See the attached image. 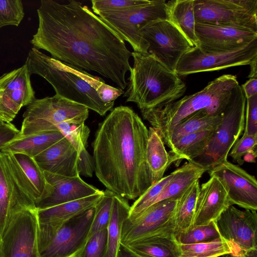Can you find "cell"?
Wrapping results in <instances>:
<instances>
[{
    "label": "cell",
    "mask_w": 257,
    "mask_h": 257,
    "mask_svg": "<svg viewBox=\"0 0 257 257\" xmlns=\"http://www.w3.org/2000/svg\"><path fill=\"white\" fill-rule=\"evenodd\" d=\"M38 27L30 43L51 57L77 69L93 71L122 90L132 69V53L123 39L87 6L75 0H41Z\"/></svg>",
    "instance_id": "6da1fadb"
},
{
    "label": "cell",
    "mask_w": 257,
    "mask_h": 257,
    "mask_svg": "<svg viewBox=\"0 0 257 257\" xmlns=\"http://www.w3.org/2000/svg\"><path fill=\"white\" fill-rule=\"evenodd\" d=\"M148 133L138 114L122 105L110 111L95 133V175L107 190L125 199H137L153 184L146 159Z\"/></svg>",
    "instance_id": "7a4b0ae2"
},
{
    "label": "cell",
    "mask_w": 257,
    "mask_h": 257,
    "mask_svg": "<svg viewBox=\"0 0 257 257\" xmlns=\"http://www.w3.org/2000/svg\"><path fill=\"white\" fill-rule=\"evenodd\" d=\"M30 75H38L48 81L56 94L83 105L101 116L113 109L123 90L103 80L55 59L32 48L25 63Z\"/></svg>",
    "instance_id": "3957f363"
},
{
    "label": "cell",
    "mask_w": 257,
    "mask_h": 257,
    "mask_svg": "<svg viewBox=\"0 0 257 257\" xmlns=\"http://www.w3.org/2000/svg\"><path fill=\"white\" fill-rule=\"evenodd\" d=\"M133 65L124 96L126 102L137 104L141 110L153 109L182 96L185 83L175 72L168 69L148 53H132Z\"/></svg>",
    "instance_id": "277c9868"
},
{
    "label": "cell",
    "mask_w": 257,
    "mask_h": 257,
    "mask_svg": "<svg viewBox=\"0 0 257 257\" xmlns=\"http://www.w3.org/2000/svg\"><path fill=\"white\" fill-rule=\"evenodd\" d=\"M239 85L236 77L223 75L210 82L202 90L153 109L141 110L166 145L175 127L189 115L206 109L212 115L222 114L233 89Z\"/></svg>",
    "instance_id": "5b68a950"
},
{
    "label": "cell",
    "mask_w": 257,
    "mask_h": 257,
    "mask_svg": "<svg viewBox=\"0 0 257 257\" xmlns=\"http://www.w3.org/2000/svg\"><path fill=\"white\" fill-rule=\"evenodd\" d=\"M88 115L86 106L57 94L35 98L27 106L21 128L16 137L58 131L56 125L64 122H85Z\"/></svg>",
    "instance_id": "8992f818"
},
{
    "label": "cell",
    "mask_w": 257,
    "mask_h": 257,
    "mask_svg": "<svg viewBox=\"0 0 257 257\" xmlns=\"http://www.w3.org/2000/svg\"><path fill=\"white\" fill-rule=\"evenodd\" d=\"M246 98L240 85L233 90L221 120L203 154L194 161L208 170L227 160L228 154L244 131Z\"/></svg>",
    "instance_id": "52a82bcc"
},
{
    "label": "cell",
    "mask_w": 257,
    "mask_h": 257,
    "mask_svg": "<svg viewBox=\"0 0 257 257\" xmlns=\"http://www.w3.org/2000/svg\"><path fill=\"white\" fill-rule=\"evenodd\" d=\"M166 1L152 0L146 5L99 17L132 46L134 52L147 53L148 43L141 31L150 23L166 19Z\"/></svg>",
    "instance_id": "ba28073f"
},
{
    "label": "cell",
    "mask_w": 257,
    "mask_h": 257,
    "mask_svg": "<svg viewBox=\"0 0 257 257\" xmlns=\"http://www.w3.org/2000/svg\"><path fill=\"white\" fill-rule=\"evenodd\" d=\"M195 22L257 30V0H194Z\"/></svg>",
    "instance_id": "9c48e42d"
},
{
    "label": "cell",
    "mask_w": 257,
    "mask_h": 257,
    "mask_svg": "<svg viewBox=\"0 0 257 257\" xmlns=\"http://www.w3.org/2000/svg\"><path fill=\"white\" fill-rule=\"evenodd\" d=\"M141 34L149 44L147 53L174 72L181 57L195 47L166 19L150 23L141 31Z\"/></svg>",
    "instance_id": "30bf717a"
},
{
    "label": "cell",
    "mask_w": 257,
    "mask_h": 257,
    "mask_svg": "<svg viewBox=\"0 0 257 257\" xmlns=\"http://www.w3.org/2000/svg\"><path fill=\"white\" fill-rule=\"evenodd\" d=\"M37 209L13 214L1 235L3 257H39Z\"/></svg>",
    "instance_id": "8fae6325"
},
{
    "label": "cell",
    "mask_w": 257,
    "mask_h": 257,
    "mask_svg": "<svg viewBox=\"0 0 257 257\" xmlns=\"http://www.w3.org/2000/svg\"><path fill=\"white\" fill-rule=\"evenodd\" d=\"M257 57V39L239 49L221 53H204L196 47L184 54L175 69L179 76L249 65Z\"/></svg>",
    "instance_id": "7c38bea8"
},
{
    "label": "cell",
    "mask_w": 257,
    "mask_h": 257,
    "mask_svg": "<svg viewBox=\"0 0 257 257\" xmlns=\"http://www.w3.org/2000/svg\"><path fill=\"white\" fill-rule=\"evenodd\" d=\"M220 235L232 245L235 256L257 249L256 211L229 206L214 221Z\"/></svg>",
    "instance_id": "4fadbf2b"
},
{
    "label": "cell",
    "mask_w": 257,
    "mask_h": 257,
    "mask_svg": "<svg viewBox=\"0 0 257 257\" xmlns=\"http://www.w3.org/2000/svg\"><path fill=\"white\" fill-rule=\"evenodd\" d=\"M178 199H169L153 204L138 218L124 221L120 243L127 245L157 234L174 233V214Z\"/></svg>",
    "instance_id": "5bb4252c"
},
{
    "label": "cell",
    "mask_w": 257,
    "mask_h": 257,
    "mask_svg": "<svg viewBox=\"0 0 257 257\" xmlns=\"http://www.w3.org/2000/svg\"><path fill=\"white\" fill-rule=\"evenodd\" d=\"M94 213L95 206L64 223L39 257H78L87 239Z\"/></svg>",
    "instance_id": "9a60e30c"
},
{
    "label": "cell",
    "mask_w": 257,
    "mask_h": 257,
    "mask_svg": "<svg viewBox=\"0 0 257 257\" xmlns=\"http://www.w3.org/2000/svg\"><path fill=\"white\" fill-rule=\"evenodd\" d=\"M225 189L230 205L245 209L257 210V181L254 176L226 160L208 171Z\"/></svg>",
    "instance_id": "2e32d148"
},
{
    "label": "cell",
    "mask_w": 257,
    "mask_h": 257,
    "mask_svg": "<svg viewBox=\"0 0 257 257\" xmlns=\"http://www.w3.org/2000/svg\"><path fill=\"white\" fill-rule=\"evenodd\" d=\"M35 208V201L13 167L7 154L0 151L1 234L13 214L24 209Z\"/></svg>",
    "instance_id": "e0dca14e"
},
{
    "label": "cell",
    "mask_w": 257,
    "mask_h": 257,
    "mask_svg": "<svg viewBox=\"0 0 257 257\" xmlns=\"http://www.w3.org/2000/svg\"><path fill=\"white\" fill-rule=\"evenodd\" d=\"M27 65L0 76V118L11 122L20 109L35 98Z\"/></svg>",
    "instance_id": "ac0fdd59"
},
{
    "label": "cell",
    "mask_w": 257,
    "mask_h": 257,
    "mask_svg": "<svg viewBox=\"0 0 257 257\" xmlns=\"http://www.w3.org/2000/svg\"><path fill=\"white\" fill-rule=\"evenodd\" d=\"M198 48L204 53L231 51L257 39V30L243 27L195 23Z\"/></svg>",
    "instance_id": "d6986e66"
},
{
    "label": "cell",
    "mask_w": 257,
    "mask_h": 257,
    "mask_svg": "<svg viewBox=\"0 0 257 257\" xmlns=\"http://www.w3.org/2000/svg\"><path fill=\"white\" fill-rule=\"evenodd\" d=\"M103 191L80 199L64 203L44 209H37L38 246L40 253L64 223L94 207Z\"/></svg>",
    "instance_id": "ffe728a7"
},
{
    "label": "cell",
    "mask_w": 257,
    "mask_h": 257,
    "mask_svg": "<svg viewBox=\"0 0 257 257\" xmlns=\"http://www.w3.org/2000/svg\"><path fill=\"white\" fill-rule=\"evenodd\" d=\"M45 191L36 203L37 209H44L64 203L88 197L102 191L84 181L80 177H66L44 172Z\"/></svg>",
    "instance_id": "44dd1931"
},
{
    "label": "cell",
    "mask_w": 257,
    "mask_h": 257,
    "mask_svg": "<svg viewBox=\"0 0 257 257\" xmlns=\"http://www.w3.org/2000/svg\"><path fill=\"white\" fill-rule=\"evenodd\" d=\"M229 206L226 191L215 176L200 186L196 200L192 226L214 221Z\"/></svg>",
    "instance_id": "7402d4cb"
},
{
    "label": "cell",
    "mask_w": 257,
    "mask_h": 257,
    "mask_svg": "<svg viewBox=\"0 0 257 257\" xmlns=\"http://www.w3.org/2000/svg\"><path fill=\"white\" fill-rule=\"evenodd\" d=\"M78 158L77 151L64 137L34 159L43 172L72 177L80 176Z\"/></svg>",
    "instance_id": "603a6c76"
},
{
    "label": "cell",
    "mask_w": 257,
    "mask_h": 257,
    "mask_svg": "<svg viewBox=\"0 0 257 257\" xmlns=\"http://www.w3.org/2000/svg\"><path fill=\"white\" fill-rule=\"evenodd\" d=\"M7 154L36 205L43 196L46 187L44 172L33 158L22 154Z\"/></svg>",
    "instance_id": "cb8c5ba5"
},
{
    "label": "cell",
    "mask_w": 257,
    "mask_h": 257,
    "mask_svg": "<svg viewBox=\"0 0 257 257\" xmlns=\"http://www.w3.org/2000/svg\"><path fill=\"white\" fill-rule=\"evenodd\" d=\"M215 130H207L186 134L176 139L171 145V164L178 166L184 159L194 160L204 153Z\"/></svg>",
    "instance_id": "d4e9b609"
},
{
    "label": "cell",
    "mask_w": 257,
    "mask_h": 257,
    "mask_svg": "<svg viewBox=\"0 0 257 257\" xmlns=\"http://www.w3.org/2000/svg\"><path fill=\"white\" fill-rule=\"evenodd\" d=\"M137 257H179V244L174 233L146 237L125 245Z\"/></svg>",
    "instance_id": "484cf974"
},
{
    "label": "cell",
    "mask_w": 257,
    "mask_h": 257,
    "mask_svg": "<svg viewBox=\"0 0 257 257\" xmlns=\"http://www.w3.org/2000/svg\"><path fill=\"white\" fill-rule=\"evenodd\" d=\"M64 137L59 131L15 137L4 145L0 151L12 154H22L34 158Z\"/></svg>",
    "instance_id": "4316f807"
},
{
    "label": "cell",
    "mask_w": 257,
    "mask_h": 257,
    "mask_svg": "<svg viewBox=\"0 0 257 257\" xmlns=\"http://www.w3.org/2000/svg\"><path fill=\"white\" fill-rule=\"evenodd\" d=\"M194 1L172 0L166 2V20L175 25L195 47H198Z\"/></svg>",
    "instance_id": "83f0119b"
},
{
    "label": "cell",
    "mask_w": 257,
    "mask_h": 257,
    "mask_svg": "<svg viewBox=\"0 0 257 257\" xmlns=\"http://www.w3.org/2000/svg\"><path fill=\"white\" fill-rule=\"evenodd\" d=\"M148 131L146 159L154 184L163 177L171 162L169 153L158 132L152 126Z\"/></svg>",
    "instance_id": "f1b7e54d"
},
{
    "label": "cell",
    "mask_w": 257,
    "mask_h": 257,
    "mask_svg": "<svg viewBox=\"0 0 257 257\" xmlns=\"http://www.w3.org/2000/svg\"><path fill=\"white\" fill-rule=\"evenodd\" d=\"M222 119V114L213 115L206 109H201L189 115L170 133L166 145L170 148L171 144L180 136L190 133L207 130H215Z\"/></svg>",
    "instance_id": "f546056e"
},
{
    "label": "cell",
    "mask_w": 257,
    "mask_h": 257,
    "mask_svg": "<svg viewBox=\"0 0 257 257\" xmlns=\"http://www.w3.org/2000/svg\"><path fill=\"white\" fill-rule=\"evenodd\" d=\"M130 206L126 199L114 194L111 215L107 227V240L104 257H116L120 243L122 224L127 218Z\"/></svg>",
    "instance_id": "4dcf8cb0"
},
{
    "label": "cell",
    "mask_w": 257,
    "mask_h": 257,
    "mask_svg": "<svg viewBox=\"0 0 257 257\" xmlns=\"http://www.w3.org/2000/svg\"><path fill=\"white\" fill-rule=\"evenodd\" d=\"M199 187V182L197 181L178 199L174 214L175 236L192 226Z\"/></svg>",
    "instance_id": "1f68e13d"
},
{
    "label": "cell",
    "mask_w": 257,
    "mask_h": 257,
    "mask_svg": "<svg viewBox=\"0 0 257 257\" xmlns=\"http://www.w3.org/2000/svg\"><path fill=\"white\" fill-rule=\"evenodd\" d=\"M179 257H218L234 255L230 243L220 237L212 241L192 244H179Z\"/></svg>",
    "instance_id": "d6a6232c"
},
{
    "label": "cell",
    "mask_w": 257,
    "mask_h": 257,
    "mask_svg": "<svg viewBox=\"0 0 257 257\" xmlns=\"http://www.w3.org/2000/svg\"><path fill=\"white\" fill-rule=\"evenodd\" d=\"M173 176V172L163 177L159 181L153 184L141 196L138 198L130 206L127 219L134 220L139 217L145 210L153 204V202L163 188L171 180Z\"/></svg>",
    "instance_id": "836d02e7"
},
{
    "label": "cell",
    "mask_w": 257,
    "mask_h": 257,
    "mask_svg": "<svg viewBox=\"0 0 257 257\" xmlns=\"http://www.w3.org/2000/svg\"><path fill=\"white\" fill-rule=\"evenodd\" d=\"M220 237L214 221L205 225L192 226L175 236L177 242L181 244L210 242Z\"/></svg>",
    "instance_id": "e575fe53"
},
{
    "label": "cell",
    "mask_w": 257,
    "mask_h": 257,
    "mask_svg": "<svg viewBox=\"0 0 257 257\" xmlns=\"http://www.w3.org/2000/svg\"><path fill=\"white\" fill-rule=\"evenodd\" d=\"M114 193L106 189L95 206V213L87 238L96 232L107 228L112 211Z\"/></svg>",
    "instance_id": "d590c367"
},
{
    "label": "cell",
    "mask_w": 257,
    "mask_h": 257,
    "mask_svg": "<svg viewBox=\"0 0 257 257\" xmlns=\"http://www.w3.org/2000/svg\"><path fill=\"white\" fill-rule=\"evenodd\" d=\"M56 128L78 153L86 149L90 131L84 122H64Z\"/></svg>",
    "instance_id": "8d00e7d4"
},
{
    "label": "cell",
    "mask_w": 257,
    "mask_h": 257,
    "mask_svg": "<svg viewBox=\"0 0 257 257\" xmlns=\"http://www.w3.org/2000/svg\"><path fill=\"white\" fill-rule=\"evenodd\" d=\"M92 10L97 16L124 11L146 5L149 0H92Z\"/></svg>",
    "instance_id": "74e56055"
},
{
    "label": "cell",
    "mask_w": 257,
    "mask_h": 257,
    "mask_svg": "<svg viewBox=\"0 0 257 257\" xmlns=\"http://www.w3.org/2000/svg\"><path fill=\"white\" fill-rule=\"evenodd\" d=\"M24 16L21 0H0V29L9 25L19 26Z\"/></svg>",
    "instance_id": "f35d334b"
},
{
    "label": "cell",
    "mask_w": 257,
    "mask_h": 257,
    "mask_svg": "<svg viewBox=\"0 0 257 257\" xmlns=\"http://www.w3.org/2000/svg\"><path fill=\"white\" fill-rule=\"evenodd\" d=\"M107 240V228L89 237L78 257H104Z\"/></svg>",
    "instance_id": "ab89813d"
},
{
    "label": "cell",
    "mask_w": 257,
    "mask_h": 257,
    "mask_svg": "<svg viewBox=\"0 0 257 257\" xmlns=\"http://www.w3.org/2000/svg\"><path fill=\"white\" fill-rule=\"evenodd\" d=\"M257 136L242 135L233 145L228 155L239 165H242L243 156L249 152L256 151Z\"/></svg>",
    "instance_id": "60d3db41"
},
{
    "label": "cell",
    "mask_w": 257,
    "mask_h": 257,
    "mask_svg": "<svg viewBox=\"0 0 257 257\" xmlns=\"http://www.w3.org/2000/svg\"><path fill=\"white\" fill-rule=\"evenodd\" d=\"M245 125L242 135L257 136V94L246 99Z\"/></svg>",
    "instance_id": "b9f144b4"
},
{
    "label": "cell",
    "mask_w": 257,
    "mask_h": 257,
    "mask_svg": "<svg viewBox=\"0 0 257 257\" xmlns=\"http://www.w3.org/2000/svg\"><path fill=\"white\" fill-rule=\"evenodd\" d=\"M77 170L79 175L87 177L92 176L94 171L93 157L89 154L86 149L78 153Z\"/></svg>",
    "instance_id": "7bdbcfd3"
},
{
    "label": "cell",
    "mask_w": 257,
    "mask_h": 257,
    "mask_svg": "<svg viewBox=\"0 0 257 257\" xmlns=\"http://www.w3.org/2000/svg\"><path fill=\"white\" fill-rule=\"evenodd\" d=\"M19 130L11 122L0 124V150L4 145L14 139L19 134Z\"/></svg>",
    "instance_id": "ee69618b"
},
{
    "label": "cell",
    "mask_w": 257,
    "mask_h": 257,
    "mask_svg": "<svg viewBox=\"0 0 257 257\" xmlns=\"http://www.w3.org/2000/svg\"><path fill=\"white\" fill-rule=\"evenodd\" d=\"M241 87L246 99L257 94V78H249Z\"/></svg>",
    "instance_id": "f6af8a7d"
},
{
    "label": "cell",
    "mask_w": 257,
    "mask_h": 257,
    "mask_svg": "<svg viewBox=\"0 0 257 257\" xmlns=\"http://www.w3.org/2000/svg\"><path fill=\"white\" fill-rule=\"evenodd\" d=\"M116 257H137L126 246L120 243Z\"/></svg>",
    "instance_id": "bcb514c9"
},
{
    "label": "cell",
    "mask_w": 257,
    "mask_h": 257,
    "mask_svg": "<svg viewBox=\"0 0 257 257\" xmlns=\"http://www.w3.org/2000/svg\"><path fill=\"white\" fill-rule=\"evenodd\" d=\"M249 65L250 66V71L248 77L249 78H257V57L251 61Z\"/></svg>",
    "instance_id": "7dc6e473"
},
{
    "label": "cell",
    "mask_w": 257,
    "mask_h": 257,
    "mask_svg": "<svg viewBox=\"0 0 257 257\" xmlns=\"http://www.w3.org/2000/svg\"><path fill=\"white\" fill-rule=\"evenodd\" d=\"M257 156L256 151L249 152L243 157L244 162L249 163H255V159Z\"/></svg>",
    "instance_id": "c3c4849f"
},
{
    "label": "cell",
    "mask_w": 257,
    "mask_h": 257,
    "mask_svg": "<svg viewBox=\"0 0 257 257\" xmlns=\"http://www.w3.org/2000/svg\"><path fill=\"white\" fill-rule=\"evenodd\" d=\"M222 257H257V249L250 251L243 256H235L230 254H225L222 255Z\"/></svg>",
    "instance_id": "681fc988"
},
{
    "label": "cell",
    "mask_w": 257,
    "mask_h": 257,
    "mask_svg": "<svg viewBox=\"0 0 257 257\" xmlns=\"http://www.w3.org/2000/svg\"><path fill=\"white\" fill-rule=\"evenodd\" d=\"M0 257H3L2 255V237L0 233Z\"/></svg>",
    "instance_id": "f907efd6"
},
{
    "label": "cell",
    "mask_w": 257,
    "mask_h": 257,
    "mask_svg": "<svg viewBox=\"0 0 257 257\" xmlns=\"http://www.w3.org/2000/svg\"><path fill=\"white\" fill-rule=\"evenodd\" d=\"M4 122H5L0 118V124H2Z\"/></svg>",
    "instance_id": "816d5d0a"
}]
</instances>
